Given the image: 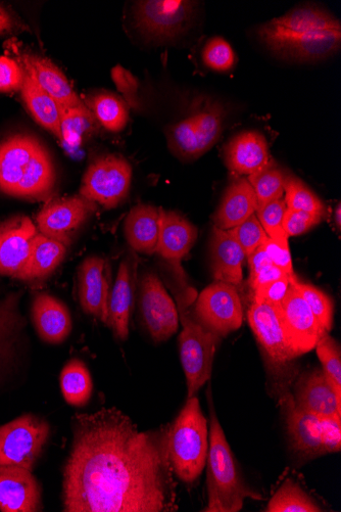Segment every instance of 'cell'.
I'll list each match as a JSON object with an SVG mask.
<instances>
[{
    "label": "cell",
    "instance_id": "6da1fadb",
    "mask_svg": "<svg viewBox=\"0 0 341 512\" xmlns=\"http://www.w3.org/2000/svg\"><path fill=\"white\" fill-rule=\"evenodd\" d=\"M170 428L166 424L140 432L116 407L74 415L72 448L63 472V510L177 511Z\"/></svg>",
    "mask_w": 341,
    "mask_h": 512
},
{
    "label": "cell",
    "instance_id": "7a4b0ae2",
    "mask_svg": "<svg viewBox=\"0 0 341 512\" xmlns=\"http://www.w3.org/2000/svg\"><path fill=\"white\" fill-rule=\"evenodd\" d=\"M276 56L296 62H314L335 54L341 44V24L314 6L300 7L273 19L257 30Z\"/></svg>",
    "mask_w": 341,
    "mask_h": 512
},
{
    "label": "cell",
    "instance_id": "3957f363",
    "mask_svg": "<svg viewBox=\"0 0 341 512\" xmlns=\"http://www.w3.org/2000/svg\"><path fill=\"white\" fill-rule=\"evenodd\" d=\"M57 174L50 153L30 135H14L0 144V191L39 200L55 188Z\"/></svg>",
    "mask_w": 341,
    "mask_h": 512
},
{
    "label": "cell",
    "instance_id": "277c9868",
    "mask_svg": "<svg viewBox=\"0 0 341 512\" xmlns=\"http://www.w3.org/2000/svg\"><path fill=\"white\" fill-rule=\"evenodd\" d=\"M211 427L207 458L208 506L206 512H238L246 499L263 500L242 478L224 430L215 411L211 387L208 389Z\"/></svg>",
    "mask_w": 341,
    "mask_h": 512
},
{
    "label": "cell",
    "instance_id": "5b68a950",
    "mask_svg": "<svg viewBox=\"0 0 341 512\" xmlns=\"http://www.w3.org/2000/svg\"><path fill=\"white\" fill-rule=\"evenodd\" d=\"M209 452V429L200 400L188 398L170 428V460L175 476L193 484L202 476Z\"/></svg>",
    "mask_w": 341,
    "mask_h": 512
},
{
    "label": "cell",
    "instance_id": "8992f818",
    "mask_svg": "<svg viewBox=\"0 0 341 512\" xmlns=\"http://www.w3.org/2000/svg\"><path fill=\"white\" fill-rule=\"evenodd\" d=\"M290 447L301 459H314L341 449V418L323 417L299 407L290 393L281 400Z\"/></svg>",
    "mask_w": 341,
    "mask_h": 512
},
{
    "label": "cell",
    "instance_id": "52a82bcc",
    "mask_svg": "<svg viewBox=\"0 0 341 512\" xmlns=\"http://www.w3.org/2000/svg\"><path fill=\"white\" fill-rule=\"evenodd\" d=\"M225 116L219 102L208 98L199 101L189 117L168 129L171 152L181 160L199 159L219 141Z\"/></svg>",
    "mask_w": 341,
    "mask_h": 512
},
{
    "label": "cell",
    "instance_id": "ba28073f",
    "mask_svg": "<svg viewBox=\"0 0 341 512\" xmlns=\"http://www.w3.org/2000/svg\"><path fill=\"white\" fill-rule=\"evenodd\" d=\"M178 312L182 325L179 337L180 358L186 378L187 396L192 398L211 380L219 338L194 319L189 308Z\"/></svg>",
    "mask_w": 341,
    "mask_h": 512
},
{
    "label": "cell",
    "instance_id": "9c48e42d",
    "mask_svg": "<svg viewBox=\"0 0 341 512\" xmlns=\"http://www.w3.org/2000/svg\"><path fill=\"white\" fill-rule=\"evenodd\" d=\"M50 435V424L34 414L0 427V465L33 471Z\"/></svg>",
    "mask_w": 341,
    "mask_h": 512
},
{
    "label": "cell",
    "instance_id": "30bf717a",
    "mask_svg": "<svg viewBox=\"0 0 341 512\" xmlns=\"http://www.w3.org/2000/svg\"><path fill=\"white\" fill-rule=\"evenodd\" d=\"M131 179L132 167L125 158L117 155L100 157L85 172L80 193L93 203L113 209L127 198Z\"/></svg>",
    "mask_w": 341,
    "mask_h": 512
},
{
    "label": "cell",
    "instance_id": "8fae6325",
    "mask_svg": "<svg viewBox=\"0 0 341 512\" xmlns=\"http://www.w3.org/2000/svg\"><path fill=\"white\" fill-rule=\"evenodd\" d=\"M196 319L219 339L240 329L243 308L236 287L216 282L207 287L194 303Z\"/></svg>",
    "mask_w": 341,
    "mask_h": 512
},
{
    "label": "cell",
    "instance_id": "7c38bea8",
    "mask_svg": "<svg viewBox=\"0 0 341 512\" xmlns=\"http://www.w3.org/2000/svg\"><path fill=\"white\" fill-rule=\"evenodd\" d=\"M139 309L145 328L155 342H166L177 333L178 308L161 279L152 272L141 278Z\"/></svg>",
    "mask_w": 341,
    "mask_h": 512
},
{
    "label": "cell",
    "instance_id": "4fadbf2b",
    "mask_svg": "<svg viewBox=\"0 0 341 512\" xmlns=\"http://www.w3.org/2000/svg\"><path fill=\"white\" fill-rule=\"evenodd\" d=\"M277 310L287 343L296 358L314 350L326 334L295 284Z\"/></svg>",
    "mask_w": 341,
    "mask_h": 512
},
{
    "label": "cell",
    "instance_id": "5bb4252c",
    "mask_svg": "<svg viewBox=\"0 0 341 512\" xmlns=\"http://www.w3.org/2000/svg\"><path fill=\"white\" fill-rule=\"evenodd\" d=\"M194 3L186 0H146L136 3L134 17L138 28L154 38L179 34L193 12Z\"/></svg>",
    "mask_w": 341,
    "mask_h": 512
},
{
    "label": "cell",
    "instance_id": "9a60e30c",
    "mask_svg": "<svg viewBox=\"0 0 341 512\" xmlns=\"http://www.w3.org/2000/svg\"><path fill=\"white\" fill-rule=\"evenodd\" d=\"M36 236L37 229L28 217H14L0 224V274L22 281Z\"/></svg>",
    "mask_w": 341,
    "mask_h": 512
},
{
    "label": "cell",
    "instance_id": "2e32d148",
    "mask_svg": "<svg viewBox=\"0 0 341 512\" xmlns=\"http://www.w3.org/2000/svg\"><path fill=\"white\" fill-rule=\"evenodd\" d=\"M94 208V203L82 196L48 203L36 218L41 235L69 244L70 236L84 223Z\"/></svg>",
    "mask_w": 341,
    "mask_h": 512
},
{
    "label": "cell",
    "instance_id": "e0dca14e",
    "mask_svg": "<svg viewBox=\"0 0 341 512\" xmlns=\"http://www.w3.org/2000/svg\"><path fill=\"white\" fill-rule=\"evenodd\" d=\"M247 317L257 341L272 365L283 367L296 359L283 332L277 306L253 301Z\"/></svg>",
    "mask_w": 341,
    "mask_h": 512
},
{
    "label": "cell",
    "instance_id": "ac0fdd59",
    "mask_svg": "<svg viewBox=\"0 0 341 512\" xmlns=\"http://www.w3.org/2000/svg\"><path fill=\"white\" fill-rule=\"evenodd\" d=\"M42 509V489L32 471L0 465V510L37 512Z\"/></svg>",
    "mask_w": 341,
    "mask_h": 512
},
{
    "label": "cell",
    "instance_id": "d6986e66",
    "mask_svg": "<svg viewBox=\"0 0 341 512\" xmlns=\"http://www.w3.org/2000/svg\"><path fill=\"white\" fill-rule=\"evenodd\" d=\"M105 266L100 257L85 259L78 273V292L83 311L107 324L111 290Z\"/></svg>",
    "mask_w": 341,
    "mask_h": 512
},
{
    "label": "cell",
    "instance_id": "ffe728a7",
    "mask_svg": "<svg viewBox=\"0 0 341 512\" xmlns=\"http://www.w3.org/2000/svg\"><path fill=\"white\" fill-rule=\"evenodd\" d=\"M296 404L323 417L341 418V397L336 394L322 369L316 368L302 375L292 395Z\"/></svg>",
    "mask_w": 341,
    "mask_h": 512
},
{
    "label": "cell",
    "instance_id": "44dd1931",
    "mask_svg": "<svg viewBox=\"0 0 341 512\" xmlns=\"http://www.w3.org/2000/svg\"><path fill=\"white\" fill-rule=\"evenodd\" d=\"M225 162L229 170L240 175H253L272 162L263 134L245 131L234 136L225 148Z\"/></svg>",
    "mask_w": 341,
    "mask_h": 512
},
{
    "label": "cell",
    "instance_id": "7402d4cb",
    "mask_svg": "<svg viewBox=\"0 0 341 512\" xmlns=\"http://www.w3.org/2000/svg\"><path fill=\"white\" fill-rule=\"evenodd\" d=\"M160 211V236L156 253L174 264L175 271H182L179 263L196 244L198 229L176 212Z\"/></svg>",
    "mask_w": 341,
    "mask_h": 512
},
{
    "label": "cell",
    "instance_id": "603a6c76",
    "mask_svg": "<svg viewBox=\"0 0 341 512\" xmlns=\"http://www.w3.org/2000/svg\"><path fill=\"white\" fill-rule=\"evenodd\" d=\"M32 319L38 336L47 344H62L72 333L73 321L68 307L51 295L40 294L34 299Z\"/></svg>",
    "mask_w": 341,
    "mask_h": 512
},
{
    "label": "cell",
    "instance_id": "cb8c5ba5",
    "mask_svg": "<svg viewBox=\"0 0 341 512\" xmlns=\"http://www.w3.org/2000/svg\"><path fill=\"white\" fill-rule=\"evenodd\" d=\"M22 67L50 95L59 107L80 108L85 105L77 97L63 72L51 61L40 56L24 53L20 57Z\"/></svg>",
    "mask_w": 341,
    "mask_h": 512
},
{
    "label": "cell",
    "instance_id": "d4e9b609",
    "mask_svg": "<svg viewBox=\"0 0 341 512\" xmlns=\"http://www.w3.org/2000/svg\"><path fill=\"white\" fill-rule=\"evenodd\" d=\"M210 253L215 281L236 288L241 285L243 264H245L247 256L239 244L230 236L228 230L214 226Z\"/></svg>",
    "mask_w": 341,
    "mask_h": 512
},
{
    "label": "cell",
    "instance_id": "484cf974",
    "mask_svg": "<svg viewBox=\"0 0 341 512\" xmlns=\"http://www.w3.org/2000/svg\"><path fill=\"white\" fill-rule=\"evenodd\" d=\"M135 292V277L128 260L121 263L109 302L107 325L115 336L126 341L129 336V324L132 315Z\"/></svg>",
    "mask_w": 341,
    "mask_h": 512
},
{
    "label": "cell",
    "instance_id": "4316f807",
    "mask_svg": "<svg viewBox=\"0 0 341 512\" xmlns=\"http://www.w3.org/2000/svg\"><path fill=\"white\" fill-rule=\"evenodd\" d=\"M257 208V198L251 183L246 178H240L227 189L213 216L214 226L223 230L234 228L255 214Z\"/></svg>",
    "mask_w": 341,
    "mask_h": 512
},
{
    "label": "cell",
    "instance_id": "83f0119b",
    "mask_svg": "<svg viewBox=\"0 0 341 512\" xmlns=\"http://www.w3.org/2000/svg\"><path fill=\"white\" fill-rule=\"evenodd\" d=\"M160 209L141 204L129 212L125 220L124 232L133 250L149 255L157 252L160 236Z\"/></svg>",
    "mask_w": 341,
    "mask_h": 512
},
{
    "label": "cell",
    "instance_id": "f1b7e54d",
    "mask_svg": "<svg viewBox=\"0 0 341 512\" xmlns=\"http://www.w3.org/2000/svg\"><path fill=\"white\" fill-rule=\"evenodd\" d=\"M20 293L0 300V379L12 363L17 343L26 325L19 308Z\"/></svg>",
    "mask_w": 341,
    "mask_h": 512
},
{
    "label": "cell",
    "instance_id": "f546056e",
    "mask_svg": "<svg viewBox=\"0 0 341 512\" xmlns=\"http://www.w3.org/2000/svg\"><path fill=\"white\" fill-rule=\"evenodd\" d=\"M22 97L33 118L63 143L60 109L55 100L25 71Z\"/></svg>",
    "mask_w": 341,
    "mask_h": 512
},
{
    "label": "cell",
    "instance_id": "4dcf8cb0",
    "mask_svg": "<svg viewBox=\"0 0 341 512\" xmlns=\"http://www.w3.org/2000/svg\"><path fill=\"white\" fill-rule=\"evenodd\" d=\"M66 253V244L37 234L22 281L36 282L46 278L59 267Z\"/></svg>",
    "mask_w": 341,
    "mask_h": 512
},
{
    "label": "cell",
    "instance_id": "1f68e13d",
    "mask_svg": "<svg viewBox=\"0 0 341 512\" xmlns=\"http://www.w3.org/2000/svg\"><path fill=\"white\" fill-rule=\"evenodd\" d=\"M60 384L65 401L74 407H84L90 401L93 383L85 363L72 359L64 366Z\"/></svg>",
    "mask_w": 341,
    "mask_h": 512
},
{
    "label": "cell",
    "instance_id": "d6a6232c",
    "mask_svg": "<svg viewBox=\"0 0 341 512\" xmlns=\"http://www.w3.org/2000/svg\"><path fill=\"white\" fill-rule=\"evenodd\" d=\"M267 512H321L323 508L297 482L287 479L275 492Z\"/></svg>",
    "mask_w": 341,
    "mask_h": 512
},
{
    "label": "cell",
    "instance_id": "836d02e7",
    "mask_svg": "<svg viewBox=\"0 0 341 512\" xmlns=\"http://www.w3.org/2000/svg\"><path fill=\"white\" fill-rule=\"evenodd\" d=\"M94 117L108 130L119 132L128 122V111L124 103L112 93H101L87 102Z\"/></svg>",
    "mask_w": 341,
    "mask_h": 512
},
{
    "label": "cell",
    "instance_id": "e575fe53",
    "mask_svg": "<svg viewBox=\"0 0 341 512\" xmlns=\"http://www.w3.org/2000/svg\"><path fill=\"white\" fill-rule=\"evenodd\" d=\"M284 193L287 209L326 217L327 209L325 204L303 180L295 176L286 175Z\"/></svg>",
    "mask_w": 341,
    "mask_h": 512
},
{
    "label": "cell",
    "instance_id": "d590c367",
    "mask_svg": "<svg viewBox=\"0 0 341 512\" xmlns=\"http://www.w3.org/2000/svg\"><path fill=\"white\" fill-rule=\"evenodd\" d=\"M59 109L63 143L72 148L78 147L81 145L84 135L94 127L95 117L86 106L80 108L59 107Z\"/></svg>",
    "mask_w": 341,
    "mask_h": 512
},
{
    "label": "cell",
    "instance_id": "8d00e7d4",
    "mask_svg": "<svg viewBox=\"0 0 341 512\" xmlns=\"http://www.w3.org/2000/svg\"><path fill=\"white\" fill-rule=\"evenodd\" d=\"M286 174L272 163L265 169L249 176L255 192L258 208L281 199L284 194Z\"/></svg>",
    "mask_w": 341,
    "mask_h": 512
},
{
    "label": "cell",
    "instance_id": "74e56055",
    "mask_svg": "<svg viewBox=\"0 0 341 512\" xmlns=\"http://www.w3.org/2000/svg\"><path fill=\"white\" fill-rule=\"evenodd\" d=\"M322 370L330 385L341 397V351L340 346L328 333L324 334L316 345Z\"/></svg>",
    "mask_w": 341,
    "mask_h": 512
},
{
    "label": "cell",
    "instance_id": "f35d334b",
    "mask_svg": "<svg viewBox=\"0 0 341 512\" xmlns=\"http://www.w3.org/2000/svg\"><path fill=\"white\" fill-rule=\"evenodd\" d=\"M295 286L309 305L321 327L326 333H330L334 321V302L332 298L313 285L302 283L299 279Z\"/></svg>",
    "mask_w": 341,
    "mask_h": 512
},
{
    "label": "cell",
    "instance_id": "ab89813d",
    "mask_svg": "<svg viewBox=\"0 0 341 512\" xmlns=\"http://www.w3.org/2000/svg\"><path fill=\"white\" fill-rule=\"evenodd\" d=\"M228 232L239 244L247 257L269 239L256 213L250 216L245 222L229 229Z\"/></svg>",
    "mask_w": 341,
    "mask_h": 512
},
{
    "label": "cell",
    "instance_id": "60d3db41",
    "mask_svg": "<svg viewBox=\"0 0 341 512\" xmlns=\"http://www.w3.org/2000/svg\"><path fill=\"white\" fill-rule=\"evenodd\" d=\"M286 210L287 207L285 201L278 199L257 208L256 211V216L266 231L269 239L281 244H287L289 239L282 226Z\"/></svg>",
    "mask_w": 341,
    "mask_h": 512
},
{
    "label": "cell",
    "instance_id": "b9f144b4",
    "mask_svg": "<svg viewBox=\"0 0 341 512\" xmlns=\"http://www.w3.org/2000/svg\"><path fill=\"white\" fill-rule=\"evenodd\" d=\"M203 60L208 68L217 72H227L236 63L231 45L219 36L213 37L207 42L203 52Z\"/></svg>",
    "mask_w": 341,
    "mask_h": 512
},
{
    "label": "cell",
    "instance_id": "7bdbcfd3",
    "mask_svg": "<svg viewBox=\"0 0 341 512\" xmlns=\"http://www.w3.org/2000/svg\"><path fill=\"white\" fill-rule=\"evenodd\" d=\"M325 216L287 209L283 218V230L288 238L306 234L319 225Z\"/></svg>",
    "mask_w": 341,
    "mask_h": 512
},
{
    "label": "cell",
    "instance_id": "ee69618b",
    "mask_svg": "<svg viewBox=\"0 0 341 512\" xmlns=\"http://www.w3.org/2000/svg\"><path fill=\"white\" fill-rule=\"evenodd\" d=\"M299 279L296 276H284L277 281L257 288L253 292V301L278 306L287 295L289 289Z\"/></svg>",
    "mask_w": 341,
    "mask_h": 512
},
{
    "label": "cell",
    "instance_id": "f6af8a7d",
    "mask_svg": "<svg viewBox=\"0 0 341 512\" xmlns=\"http://www.w3.org/2000/svg\"><path fill=\"white\" fill-rule=\"evenodd\" d=\"M24 76V68L18 62L0 56V92L21 90Z\"/></svg>",
    "mask_w": 341,
    "mask_h": 512
},
{
    "label": "cell",
    "instance_id": "bcb514c9",
    "mask_svg": "<svg viewBox=\"0 0 341 512\" xmlns=\"http://www.w3.org/2000/svg\"><path fill=\"white\" fill-rule=\"evenodd\" d=\"M112 78L119 91L123 93L125 100L131 105V107L137 108V79L121 66H117L112 70Z\"/></svg>",
    "mask_w": 341,
    "mask_h": 512
},
{
    "label": "cell",
    "instance_id": "7dc6e473",
    "mask_svg": "<svg viewBox=\"0 0 341 512\" xmlns=\"http://www.w3.org/2000/svg\"><path fill=\"white\" fill-rule=\"evenodd\" d=\"M271 262L286 274L290 276H295L294 266H292L291 255L289 251V245L281 244L275 242L271 239H268L263 244Z\"/></svg>",
    "mask_w": 341,
    "mask_h": 512
},
{
    "label": "cell",
    "instance_id": "c3c4849f",
    "mask_svg": "<svg viewBox=\"0 0 341 512\" xmlns=\"http://www.w3.org/2000/svg\"><path fill=\"white\" fill-rule=\"evenodd\" d=\"M284 276H290L276 267L274 264H269L262 268L258 273L249 277V285L251 290L254 291L257 288L277 281ZM296 276V275H295Z\"/></svg>",
    "mask_w": 341,
    "mask_h": 512
},
{
    "label": "cell",
    "instance_id": "681fc988",
    "mask_svg": "<svg viewBox=\"0 0 341 512\" xmlns=\"http://www.w3.org/2000/svg\"><path fill=\"white\" fill-rule=\"evenodd\" d=\"M15 22L10 13L0 6V34H5L14 29Z\"/></svg>",
    "mask_w": 341,
    "mask_h": 512
},
{
    "label": "cell",
    "instance_id": "f907efd6",
    "mask_svg": "<svg viewBox=\"0 0 341 512\" xmlns=\"http://www.w3.org/2000/svg\"><path fill=\"white\" fill-rule=\"evenodd\" d=\"M334 220L336 221V225H337L338 229L340 230V226H341V208H340V203H338V205H337V207L335 209Z\"/></svg>",
    "mask_w": 341,
    "mask_h": 512
}]
</instances>
